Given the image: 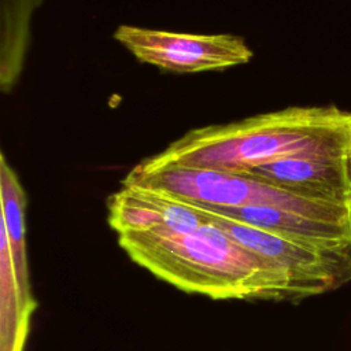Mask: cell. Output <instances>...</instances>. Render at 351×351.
Segmentation results:
<instances>
[{"label": "cell", "mask_w": 351, "mask_h": 351, "mask_svg": "<svg viewBox=\"0 0 351 351\" xmlns=\"http://www.w3.org/2000/svg\"><path fill=\"white\" fill-rule=\"evenodd\" d=\"M293 156H351V111L336 106L288 107L192 129L132 170L237 171Z\"/></svg>", "instance_id": "cell-1"}, {"label": "cell", "mask_w": 351, "mask_h": 351, "mask_svg": "<svg viewBox=\"0 0 351 351\" xmlns=\"http://www.w3.org/2000/svg\"><path fill=\"white\" fill-rule=\"evenodd\" d=\"M118 236L136 263L185 292L211 299H304L287 270L206 219L191 230L160 228Z\"/></svg>", "instance_id": "cell-2"}, {"label": "cell", "mask_w": 351, "mask_h": 351, "mask_svg": "<svg viewBox=\"0 0 351 351\" xmlns=\"http://www.w3.org/2000/svg\"><path fill=\"white\" fill-rule=\"evenodd\" d=\"M123 184L158 189L180 200L210 207H276L317 217L351 213V206L307 197L243 171L177 167L149 173L130 170Z\"/></svg>", "instance_id": "cell-3"}, {"label": "cell", "mask_w": 351, "mask_h": 351, "mask_svg": "<svg viewBox=\"0 0 351 351\" xmlns=\"http://www.w3.org/2000/svg\"><path fill=\"white\" fill-rule=\"evenodd\" d=\"M189 204L234 241L287 270L304 298L326 293L351 282V252L317 248L228 218L199 204Z\"/></svg>", "instance_id": "cell-4"}, {"label": "cell", "mask_w": 351, "mask_h": 351, "mask_svg": "<svg viewBox=\"0 0 351 351\" xmlns=\"http://www.w3.org/2000/svg\"><path fill=\"white\" fill-rule=\"evenodd\" d=\"M114 38L136 59L174 73H200L244 64L254 56L241 37L189 34L121 25Z\"/></svg>", "instance_id": "cell-5"}, {"label": "cell", "mask_w": 351, "mask_h": 351, "mask_svg": "<svg viewBox=\"0 0 351 351\" xmlns=\"http://www.w3.org/2000/svg\"><path fill=\"white\" fill-rule=\"evenodd\" d=\"M237 171L307 197L351 206V156H293Z\"/></svg>", "instance_id": "cell-6"}, {"label": "cell", "mask_w": 351, "mask_h": 351, "mask_svg": "<svg viewBox=\"0 0 351 351\" xmlns=\"http://www.w3.org/2000/svg\"><path fill=\"white\" fill-rule=\"evenodd\" d=\"M108 223L118 233L154 229L191 230L204 223L199 210L162 191L123 184L108 199Z\"/></svg>", "instance_id": "cell-7"}, {"label": "cell", "mask_w": 351, "mask_h": 351, "mask_svg": "<svg viewBox=\"0 0 351 351\" xmlns=\"http://www.w3.org/2000/svg\"><path fill=\"white\" fill-rule=\"evenodd\" d=\"M0 225L4 228L8 239L11 259L18 284L21 308L25 317L32 319L37 303L32 295L27 267L25 232L26 193L19 182L18 176L7 162L4 154L0 155Z\"/></svg>", "instance_id": "cell-8"}, {"label": "cell", "mask_w": 351, "mask_h": 351, "mask_svg": "<svg viewBox=\"0 0 351 351\" xmlns=\"http://www.w3.org/2000/svg\"><path fill=\"white\" fill-rule=\"evenodd\" d=\"M30 321L21 308L8 239L0 225V351H23Z\"/></svg>", "instance_id": "cell-9"}]
</instances>
